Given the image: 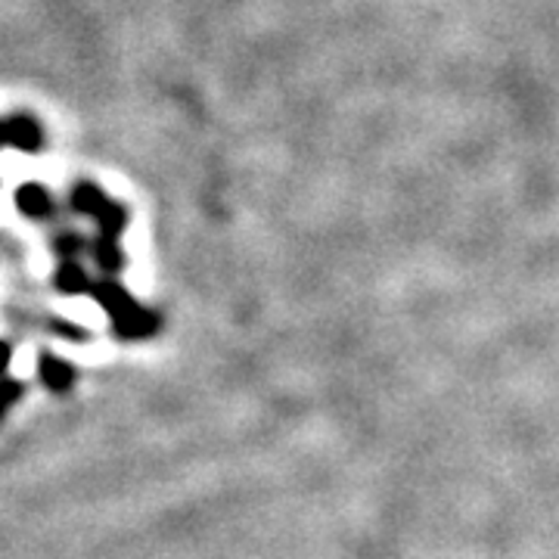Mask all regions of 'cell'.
I'll use <instances>...</instances> for the list:
<instances>
[{"mask_svg":"<svg viewBox=\"0 0 559 559\" xmlns=\"http://www.w3.org/2000/svg\"><path fill=\"white\" fill-rule=\"evenodd\" d=\"M22 395V385L16 380L10 382H0V417H3V414H7V411H10V404H13V401L20 399Z\"/></svg>","mask_w":559,"mask_h":559,"instance_id":"277c9868","label":"cell"},{"mask_svg":"<svg viewBox=\"0 0 559 559\" xmlns=\"http://www.w3.org/2000/svg\"><path fill=\"white\" fill-rule=\"evenodd\" d=\"M60 289H66V293H81V289H87V280H84V274H81L75 264H69L60 274Z\"/></svg>","mask_w":559,"mask_h":559,"instance_id":"3957f363","label":"cell"},{"mask_svg":"<svg viewBox=\"0 0 559 559\" xmlns=\"http://www.w3.org/2000/svg\"><path fill=\"white\" fill-rule=\"evenodd\" d=\"M22 209H25L28 215H40V212L47 209L44 193H40V190H35V187H32V190H25V193H22Z\"/></svg>","mask_w":559,"mask_h":559,"instance_id":"5b68a950","label":"cell"},{"mask_svg":"<svg viewBox=\"0 0 559 559\" xmlns=\"http://www.w3.org/2000/svg\"><path fill=\"white\" fill-rule=\"evenodd\" d=\"M94 293H97V299L106 305L109 318L116 320L121 336H128V340H143V336H150V333L156 330V318H153L150 311H143L138 301L131 299L124 289H119L116 283H100Z\"/></svg>","mask_w":559,"mask_h":559,"instance_id":"6da1fadb","label":"cell"},{"mask_svg":"<svg viewBox=\"0 0 559 559\" xmlns=\"http://www.w3.org/2000/svg\"><path fill=\"white\" fill-rule=\"evenodd\" d=\"M7 360H10V348L0 342V373H3V367H7Z\"/></svg>","mask_w":559,"mask_h":559,"instance_id":"8992f818","label":"cell"},{"mask_svg":"<svg viewBox=\"0 0 559 559\" xmlns=\"http://www.w3.org/2000/svg\"><path fill=\"white\" fill-rule=\"evenodd\" d=\"M40 380L50 392H69L72 382H75V370L66 364V360L53 358V355H44L40 358Z\"/></svg>","mask_w":559,"mask_h":559,"instance_id":"7a4b0ae2","label":"cell"}]
</instances>
